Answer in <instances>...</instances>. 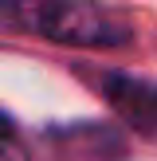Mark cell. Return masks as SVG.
I'll use <instances>...</instances> for the list:
<instances>
[{
    "label": "cell",
    "mask_w": 157,
    "mask_h": 161,
    "mask_svg": "<svg viewBox=\"0 0 157 161\" xmlns=\"http://www.w3.org/2000/svg\"><path fill=\"white\" fill-rule=\"evenodd\" d=\"M0 31H24L63 47H126L133 28L98 0H0Z\"/></svg>",
    "instance_id": "1"
},
{
    "label": "cell",
    "mask_w": 157,
    "mask_h": 161,
    "mask_svg": "<svg viewBox=\"0 0 157 161\" xmlns=\"http://www.w3.org/2000/svg\"><path fill=\"white\" fill-rule=\"evenodd\" d=\"M83 75L130 130H138L141 138H157V79H141L130 71H98V67H83Z\"/></svg>",
    "instance_id": "2"
},
{
    "label": "cell",
    "mask_w": 157,
    "mask_h": 161,
    "mask_svg": "<svg viewBox=\"0 0 157 161\" xmlns=\"http://www.w3.org/2000/svg\"><path fill=\"white\" fill-rule=\"evenodd\" d=\"M47 161H126L130 142L110 122H67L39 134Z\"/></svg>",
    "instance_id": "3"
},
{
    "label": "cell",
    "mask_w": 157,
    "mask_h": 161,
    "mask_svg": "<svg viewBox=\"0 0 157 161\" xmlns=\"http://www.w3.org/2000/svg\"><path fill=\"white\" fill-rule=\"evenodd\" d=\"M0 161H35V149L20 134V126L0 110Z\"/></svg>",
    "instance_id": "4"
}]
</instances>
